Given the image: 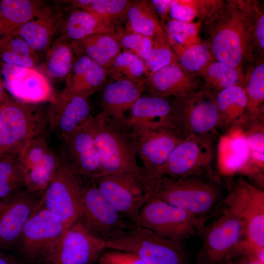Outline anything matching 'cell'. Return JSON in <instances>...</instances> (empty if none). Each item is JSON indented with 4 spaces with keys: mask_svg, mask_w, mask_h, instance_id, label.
<instances>
[{
    "mask_svg": "<svg viewBox=\"0 0 264 264\" xmlns=\"http://www.w3.org/2000/svg\"><path fill=\"white\" fill-rule=\"evenodd\" d=\"M204 24L205 42L215 59L233 67L243 69L255 57L250 25L233 0L223 6Z\"/></svg>",
    "mask_w": 264,
    "mask_h": 264,
    "instance_id": "1",
    "label": "cell"
},
{
    "mask_svg": "<svg viewBox=\"0 0 264 264\" xmlns=\"http://www.w3.org/2000/svg\"><path fill=\"white\" fill-rule=\"evenodd\" d=\"M93 135L103 174H140L134 134L102 112L87 121Z\"/></svg>",
    "mask_w": 264,
    "mask_h": 264,
    "instance_id": "2",
    "label": "cell"
},
{
    "mask_svg": "<svg viewBox=\"0 0 264 264\" xmlns=\"http://www.w3.org/2000/svg\"><path fill=\"white\" fill-rule=\"evenodd\" d=\"M149 185L151 198L163 200L203 220V217L215 208L220 198L219 187L202 177L161 176L149 178Z\"/></svg>",
    "mask_w": 264,
    "mask_h": 264,
    "instance_id": "3",
    "label": "cell"
},
{
    "mask_svg": "<svg viewBox=\"0 0 264 264\" xmlns=\"http://www.w3.org/2000/svg\"><path fill=\"white\" fill-rule=\"evenodd\" d=\"M116 235L106 240V249L132 253L146 264H187L182 241L162 237L132 222Z\"/></svg>",
    "mask_w": 264,
    "mask_h": 264,
    "instance_id": "4",
    "label": "cell"
},
{
    "mask_svg": "<svg viewBox=\"0 0 264 264\" xmlns=\"http://www.w3.org/2000/svg\"><path fill=\"white\" fill-rule=\"evenodd\" d=\"M223 202L243 223L248 252L264 260V191L239 178L230 186Z\"/></svg>",
    "mask_w": 264,
    "mask_h": 264,
    "instance_id": "5",
    "label": "cell"
},
{
    "mask_svg": "<svg viewBox=\"0 0 264 264\" xmlns=\"http://www.w3.org/2000/svg\"><path fill=\"white\" fill-rule=\"evenodd\" d=\"M203 232L198 264H222L248 252L243 223L227 207Z\"/></svg>",
    "mask_w": 264,
    "mask_h": 264,
    "instance_id": "6",
    "label": "cell"
},
{
    "mask_svg": "<svg viewBox=\"0 0 264 264\" xmlns=\"http://www.w3.org/2000/svg\"><path fill=\"white\" fill-rule=\"evenodd\" d=\"M204 220L156 198H150L133 222L162 237L182 241L203 232Z\"/></svg>",
    "mask_w": 264,
    "mask_h": 264,
    "instance_id": "7",
    "label": "cell"
},
{
    "mask_svg": "<svg viewBox=\"0 0 264 264\" xmlns=\"http://www.w3.org/2000/svg\"><path fill=\"white\" fill-rule=\"evenodd\" d=\"M172 98L175 129L184 138L211 135L219 126L215 96L204 88L197 92Z\"/></svg>",
    "mask_w": 264,
    "mask_h": 264,
    "instance_id": "8",
    "label": "cell"
},
{
    "mask_svg": "<svg viewBox=\"0 0 264 264\" xmlns=\"http://www.w3.org/2000/svg\"><path fill=\"white\" fill-rule=\"evenodd\" d=\"M93 180L116 210L132 222L151 198L149 178L143 172L102 174Z\"/></svg>",
    "mask_w": 264,
    "mask_h": 264,
    "instance_id": "9",
    "label": "cell"
},
{
    "mask_svg": "<svg viewBox=\"0 0 264 264\" xmlns=\"http://www.w3.org/2000/svg\"><path fill=\"white\" fill-rule=\"evenodd\" d=\"M81 177L62 159L39 205L57 216L68 228L80 218Z\"/></svg>",
    "mask_w": 264,
    "mask_h": 264,
    "instance_id": "10",
    "label": "cell"
},
{
    "mask_svg": "<svg viewBox=\"0 0 264 264\" xmlns=\"http://www.w3.org/2000/svg\"><path fill=\"white\" fill-rule=\"evenodd\" d=\"M40 104L25 103L11 97L0 107V119L15 154L44 133L48 125L47 110Z\"/></svg>",
    "mask_w": 264,
    "mask_h": 264,
    "instance_id": "11",
    "label": "cell"
},
{
    "mask_svg": "<svg viewBox=\"0 0 264 264\" xmlns=\"http://www.w3.org/2000/svg\"><path fill=\"white\" fill-rule=\"evenodd\" d=\"M93 235L107 240L125 229L122 215L103 195L93 179L81 182L78 220Z\"/></svg>",
    "mask_w": 264,
    "mask_h": 264,
    "instance_id": "12",
    "label": "cell"
},
{
    "mask_svg": "<svg viewBox=\"0 0 264 264\" xmlns=\"http://www.w3.org/2000/svg\"><path fill=\"white\" fill-rule=\"evenodd\" d=\"M215 155L211 135L188 137L174 149L161 176L203 177L209 174L212 177V164Z\"/></svg>",
    "mask_w": 264,
    "mask_h": 264,
    "instance_id": "13",
    "label": "cell"
},
{
    "mask_svg": "<svg viewBox=\"0 0 264 264\" xmlns=\"http://www.w3.org/2000/svg\"><path fill=\"white\" fill-rule=\"evenodd\" d=\"M68 228L57 216L39 206L18 241L22 255L30 262H44Z\"/></svg>",
    "mask_w": 264,
    "mask_h": 264,
    "instance_id": "14",
    "label": "cell"
},
{
    "mask_svg": "<svg viewBox=\"0 0 264 264\" xmlns=\"http://www.w3.org/2000/svg\"><path fill=\"white\" fill-rule=\"evenodd\" d=\"M106 249V240L93 235L77 221L66 230L44 262L93 264Z\"/></svg>",
    "mask_w": 264,
    "mask_h": 264,
    "instance_id": "15",
    "label": "cell"
},
{
    "mask_svg": "<svg viewBox=\"0 0 264 264\" xmlns=\"http://www.w3.org/2000/svg\"><path fill=\"white\" fill-rule=\"evenodd\" d=\"M136 137L137 156L146 176H160L172 152L184 139L173 128L160 127L133 132Z\"/></svg>",
    "mask_w": 264,
    "mask_h": 264,
    "instance_id": "16",
    "label": "cell"
},
{
    "mask_svg": "<svg viewBox=\"0 0 264 264\" xmlns=\"http://www.w3.org/2000/svg\"><path fill=\"white\" fill-rule=\"evenodd\" d=\"M18 156L24 172L26 189L36 193L45 189L62 162L44 133L30 141Z\"/></svg>",
    "mask_w": 264,
    "mask_h": 264,
    "instance_id": "17",
    "label": "cell"
},
{
    "mask_svg": "<svg viewBox=\"0 0 264 264\" xmlns=\"http://www.w3.org/2000/svg\"><path fill=\"white\" fill-rule=\"evenodd\" d=\"M0 76L6 90L16 100L41 104L50 102L54 97L49 79L37 67L0 64Z\"/></svg>",
    "mask_w": 264,
    "mask_h": 264,
    "instance_id": "18",
    "label": "cell"
},
{
    "mask_svg": "<svg viewBox=\"0 0 264 264\" xmlns=\"http://www.w3.org/2000/svg\"><path fill=\"white\" fill-rule=\"evenodd\" d=\"M61 139V158L76 174L91 179L103 174L94 138L87 121Z\"/></svg>",
    "mask_w": 264,
    "mask_h": 264,
    "instance_id": "19",
    "label": "cell"
},
{
    "mask_svg": "<svg viewBox=\"0 0 264 264\" xmlns=\"http://www.w3.org/2000/svg\"><path fill=\"white\" fill-rule=\"evenodd\" d=\"M26 189L0 200V248L16 243L27 221L37 210L41 198Z\"/></svg>",
    "mask_w": 264,
    "mask_h": 264,
    "instance_id": "20",
    "label": "cell"
},
{
    "mask_svg": "<svg viewBox=\"0 0 264 264\" xmlns=\"http://www.w3.org/2000/svg\"><path fill=\"white\" fill-rule=\"evenodd\" d=\"M61 0L44 2L36 14L17 33L39 55L45 53L58 33L66 8Z\"/></svg>",
    "mask_w": 264,
    "mask_h": 264,
    "instance_id": "21",
    "label": "cell"
},
{
    "mask_svg": "<svg viewBox=\"0 0 264 264\" xmlns=\"http://www.w3.org/2000/svg\"><path fill=\"white\" fill-rule=\"evenodd\" d=\"M88 98L65 91L55 94L47 109L50 130L60 138L69 134L91 115Z\"/></svg>",
    "mask_w": 264,
    "mask_h": 264,
    "instance_id": "22",
    "label": "cell"
},
{
    "mask_svg": "<svg viewBox=\"0 0 264 264\" xmlns=\"http://www.w3.org/2000/svg\"><path fill=\"white\" fill-rule=\"evenodd\" d=\"M144 84L149 95L164 98H178L204 88L200 74L187 72L176 64L147 76Z\"/></svg>",
    "mask_w": 264,
    "mask_h": 264,
    "instance_id": "23",
    "label": "cell"
},
{
    "mask_svg": "<svg viewBox=\"0 0 264 264\" xmlns=\"http://www.w3.org/2000/svg\"><path fill=\"white\" fill-rule=\"evenodd\" d=\"M125 124L133 132L160 127L175 129L172 98L141 96L131 109Z\"/></svg>",
    "mask_w": 264,
    "mask_h": 264,
    "instance_id": "24",
    "label": "cell"
},
{
    "mask_svg": "<svg viewBox=\"0 0 264 264\" xmlns=\"http://www.w3.org/2000/svg\"><path fill=\"white\" fill-rule=\"evenodd\" d=\"M145 91L143 83L112 80L104 86L101 98L102 112L121 123H125L124 113L131 110Z\"/></svg>",
    "mask_w": 264,
    "mask_h": 264,
    "instance_id": "25",
    "label": "cell"
},
{
    "mask_svg": "<svg viewBox=\"0 0 264 264\" xmlns=\"http://www.w3.org/2000/svg\"><path fill=\"white\" fill-rule=\"evenodd\" d=\"M108 77L106 68L85 55H78L65 79L63 90L88 98L104 85Z\"/></svg>",
    "mask_w": 264,
    "mask_h": 264,
    "instance_id": "26",
    "label": "cell"
},
{
    "mask_svg": "<svg viewBox=\"0 0 264 264\" xmlns=\"http://www.w3.org/2000/svg\"><path fill=\"white\" fill-rule=\"evenodd\" d=\"M116 27L97 14L82 9L71 10L65 15L58 33L71 42L101 33H114Z\"/></svg>",
    "mask_w": 264,
    "mask_h": 264,
    "instance_id": "27",
    "label": "cell"
},
{
    "mask_svg": "<svg viewBox=\"0 0 264 264\" xmlns=\"http://www.w3.org/2000/svg\"><path fill=\"white\" fill-rule=\"evenodd\" d=\"M219 113L218 128L238 129L248 120L247 100L243 86L224 88L215 96Z\"/></svg>",
    "mask_w": 264,
    "mask_h": 264,
    "instance_id": "28",
    "label": "cell"
},
{
    "mask_svg": "<svg viewBox=\"0 0 264 264\" xmlns=\"http://www.w3.org/2000/svg\"><path fill=\"white\" fill-rule=\"evenodd\" d=\"M264 59L255 56L246 64L244 70L243 88L247 100L249 120L264 117Z\"/></svg>",
    "mask_w": 264,
    "mask_h": 264,
    "instance_id": "29",
    "label": "cell"
},
{
    "mask_svg": "<svg viewBox=\"0 0 264 264\" xmlns=\"http://www.w3.org/2000/svg\"><path fill=\"white\" fill-rule=\"evenodd\" d=\"M77 56L72 42L59 36L54 40L45 53L42 71L48 79L56 81L65 79Z\"/></svg>",
    "mask_w": 264,
    "mask_h": 264,
    "instance_id": "30",
    "label": "cell"
},
{
    "mask_svg": "<svg viewBox=\"0 0 264 264\" xmlns=\"http://www.w3.org/2000/svg\"><path fill=\"white\" fill-rule=\"evenodd\" d=\"M44 3L39 0H0V38L17 34Z\"/></svg>",
    "mask_w": 264,
    "mask_h": 264,
    "instance_id": "31",
    "label": "cell"
},
{
    "mask_svg": "<svg viewBox=\"0 0 264 264\" xmlns=\"http://www.w3.org/2000/svg\"><path fill=\"white\" fill-rule=\"evenodd\" d=\"M72 42L77 55H85L106 68L122 51L114 33L95 34Z\"/></svg>",
    "mask_w": 264,
    "mask_h": 264,
    "instance_id": "32",
    "label": "cell"
},
{
    "mask_svg": "<svg viewBox=\"0 0 264 264\" xmlns=\"http://www.w3.org/2000/svg\"><path fill=\"white\" fill-rule=\"evenodd\" d=\"M244 70L215 60L209 63L199 74L203 80L204 89L216 96L224 88L235 86H243Z\"/></svg>",
    "mask_w": 264,
    "mask_h": 264,
    "instance_id": "33",
    "label": "cell"
},
{
    "mask_svg": "<svg viewBox=\"0 0 264 264\" xmlns=\"http://www.w3.org/2000/svg\"><path fill=\"white\" fill-rule=\"evenodd\" d=\"M223 0H172L169 17L185 22L210 20L224 4Z\"/></svg>",
    "mask_w": 264,
    "mask_h": 264,
    "instance_id": "34",
    "label": "cell"
},
{
    "mask_svg": "<svg viewBox=\"0 0 264 264\" xmlns=\"http://www.w3.org/2000/svg\"><path fill=\"white\" fill-rule=\"evenodd\" d=\"M159 23L151 0H132L124 28L152 38Z\"/></svg>",
    "mask_w": 264,
    "mask_h": 264,
    "instance_id": "35",
    "label": "cell"
},
{
    "mask_svg": "<svg viewBox=\"0 0 264 264\" xmlns=\"http://www.w3.org/2000/svg\"><path fill=\"white\" fill-rule=\"evenodd\" d=\"M168 41L176 55V64L187 72L199 74L209 63L216 60L206 42L184 47Z\"/></svg>",
    "mask_w": 264,
    "mask_h": 264,
    "instance_id": "36",
    "label": "cell"
},
{
    "mask_svg": "<svg viewBox=\"0 0 264 264\" xmlns=\"http://www.w3.org/2000/svg\"><path fill=\"white\" fill-rule=\"evenodd\" d=\"M112 80L143 83L146 76L145 62L137 55L122 51L107 68Z\"/></svg>",
    "mask_w": 264,
    "mask_h": 264,
    "instance_id": "37",
    "label": "cell"
},
{
    "mask_svg": "<svg viewBox=\"0 0 264 264\" xmlns=\"http://www.w3.org/2000/svg\"><path fill=\"white\" fill-rule=\"evenodd\" d=\"M25 187L24 172L18 154L0 156V200L6 198Z\"/></svg>",
    "mask_w": 264,
    "mask_h": 264,
    "instance_id": "38",
    "label": "cell"
},
{
    "mask_svg": "<svg viewBox=\"0 0 264 264\" xmlns=\"http://www.w3.org/2000/svg\"><path fill=\"white\" fill-rule=\"evenodd\" d=\"M153 39V46L148 59L145 61L146 77L171 64H176V56L160 22Z\"/></svg>",
    "mask_w": 264,
    "mask_h": 264,
    "instance_id": "39",
    "label": "cell"
},
{
    "mask_svg": "<svg viewBox=\"0 0 264 264\" xmlns=\"http://www.w3.org/2000/svg\"><path fill=\"white\" fill-rule=\"evenodd\" d=\"M243 12L250 25L255 46V56L264 58V9L258 0H233Z\"/></svg>",
    "mask_w": 264,
    "mask_h": 264,
    "instance_id": "40",
    "label": "cell"
},
{
    "mask_svg": "<svg viewBox=\"0 0 264 264\" xmlns=\"http://www.w3.org/2000/svg\"><path fill=\"white\" fill-rule=\"evenodd\" d=\"M168 39L187 47L200 43L199 31L202 22L199 21L185 22L170 18L161 23Z\"/></svg>",
    "mask_w": 264,
    "mask_h": 264,
    "instance_id": "41",
    "label": "cell"
},
{
    "mask_svg": "<svg viewBox=\"0 0 264 264\" xmlns=\"http://www.w3.org/2000/svg\"><path fill=\"white\" fill-rule=\"evenodd\" d=\"M132 0H91L84 9L97 14L116 27L127 20V13Z\"/></svg>",
    "mask_w": 264,
    "mask_h": 264,
    "instance_id": "42",
    "label": "cell"
},
{
    "mask_svg": "<svg viewBox=\"0 0 264 264\" xmlns=\"http://www.w3.org/2000/svg\"><path fill=\"white\" fill-rule=\"evenodd\" d=\"M223 165L229 171L241 172L248 163L249 151L242 132L226 137Z\"/></svg>",
    "mask_w": 264,
    "mask_h": 264,
    "instance_id": "43",
    "label": "cell"
},
{
    "mask_svg": "<svg viewBox=\"0 0 264 264\" xmlns=\"http://www.w3.org/2000/svg\"><path fill=\"white\" fill-rule=\"evenodd\" d=\"M122 50L131 52L145 62L148 59L153 46V39L143 35L126 30L119 27L114 33Z\"/></svg>",
    "mask_w": 264,
    "mask_h": 264,
    "instance_id": "44",
    "label": "cell"
},
{
    "mask_svg": "<svg viewBox=\"0 0 264 264\" xmlns=\"http://www.w3.org/2000/svg\"><path fill=\"white\" fill-rule=\"evenodd\" d=\"M237 129L245 138L249 156L264 155V118L248 120Z\"/></svg>",
    "mask_w": 264,
    "mask_h": 264,
    "instance_id": "45",
    "label": "cell"
},
{
    "mask_svg": "<svg viewBox=\"0 0 264 264\" xmlns=\"http://www.w3.org/2000/svg\"><path fill=\"white\" fill-rule=\"evenodd\" d=\"M0 49L39 61V55L17 34H8L0 38Z\"/></svg>",
    "mask_w": 264,
    "mask_h": 264,
    "instance_id": "46",
    "label": "cell"
},
{
    "mask_svg": "<svg viewBox=\"0 0 264 264\" xmlns=\"http://www.w3.org/2000/svg\"><path fill=\"white\" fill-rule=\"evenodd\" d=\"M97 262L99 264H146L132 253L110 249L101 254Z\"/></svg>",
    "mask_w": 264,
    "mask_h": 264,
    "instance_id": "47",
    "label": "cell"
},
{
    "mask_svg": "<svg viewBox=\"0 0 264 264\" xmlns=\"http://www.w3.org/2000/svg\"><path fill=\"white\" fill-rule=\"evenodd\" d=\"M38 63L32 59L0 49V64L25 67H36Z\"/></svg>",
    "mask_w": 264,
    "mask_h": 264,
    "instance_id": "48",
    "label": "cell"
},
{
    "mask_svg": "<svg viewBox=\"0 0 264 264\" xmlns=\"http://www.w3.org/2000/svg\"><path fill=\"white\" fill-rule=\"evenodd\" d=\"M172 0H152L151 2L160 21L163 23L170 18L169 12Z\"/></svg>",
    "mask_w": 264,
    "mask_h": 264,
    "instance_id": "49",
    "label": "cell"
},
{
    "mask_svg": "<svg viewBox=\"0 0 264 264\" xmlns=\"http://www.w3.org/2000/svg\"><path fill=\"white\" fill-rule=\"evenodd\" d=\"M8 154L14 153L8 134L0 119V156Z\"/></svg>",
    "mask_w": 264,
    "mask_h": 264,
    "instance_id": "50",
    "label": "cell"
},
{
    "mask_svg": "<svg viewBox=\"0 0 264 264\" xmlns=\"http://www.w3.org/2000/svg\"><path fill=\"white\" fill-rule=\"evenodd\" d=\"M225 264H264L249 253H245L224 263Z\"/></svg>",
    "mask_w": 264,
    "mask_h": 264,
    "instance_id": "51",
    "label": "cell"
},
{
    "mask_svg": "<svg viewBox=\"0 0 264 264\" xmlns=\"http://www.w3.org/2000/svg\"><path fill=\"white\" fill-rule=\"evenodd\" d=\"M10 98L11 97L8 94L0 76V107Z\"/></svg>",
    "mask_w": 264,
    "mask_h": 264,
    "instance_id": "52",
    "label": "cell"
},
{
    "mask_svg": "<svg viewBox=\"0 0 264 264\" xmlns=\"http://www.w3.org/2000/svg\"><path fill=\"white\" fill-rule=\"evenodd\" d=\"M0 264H21L14 257L0 253Z\"/></svg>",
    "mask_w": 264,
    "mask_h": 264,
    "instance_id": "53",
    "label": "cell"
},
{
    "mask_svg": "<svg viewBox=\"0 0 264 264\" xmlns=\"http://www.w3.org/2000/svg\"></svg>",
    "mask_w": 264,
    "mask_h": 264,
    "instance_id": "54",
    "label": "cell"
},
{
    "mask_svg": "<svg viewBox=\"0 0 264 264\" xmlns=\"http://www.w3.org/2000/svg\"></svg>",
    "mask_w": 264,
    "mask_h": 264,
    "instance_id": "55",
    "label": "cell"
}]
</instances>
